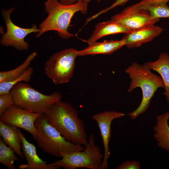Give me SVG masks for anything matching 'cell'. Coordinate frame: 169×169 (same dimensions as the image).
Masks as SVG:
<instances>
[{
  "label": "cell",
  "instance_id": "obj_1",
  "mask_svg": "<svg viewBox=\"0 0 169 169\" xmlns=\"http://www.w3.org/2000/svg\"><path fill=\"white\" fill-rule=\"evenodd\" d=\"M44 115L66 140L86 146L88 140L84 122L70 103L60 100Z\"/></svg>",
  "mask_w": 169,
  "mask_h": 169
},
{
  "label": "cell",
  "instance_id": "obj_2",
  "mask_svg": "<svg viewBox=\"0 0 169 169\" xmlns=\"http://www.w3.org/2000/svg\"><path fill=\"white\" fill-rule=\"evenodd\" d=\"M88 3L78 2L72 4H62L58 0H47L44 3V9L48 16L39 25V31L36 35L40 37L48 31L57 32L59 36L67 39L74 35L68 31L71 20L76 13L86 14Z\"/></svg>",
  "mask_w": 169,
  "mask_h": 169
},
{
  "label": "cell",
  "instance_id": "obj_3",
  "mask_svg": "<svg viewBox=\"0 0 169 169\" xmlns=\"http://www.w3.org/2000/svg\"><path fill=\"white\" fill-rule=\"evenodd\" d=\"M151 69L147 65L133 62L125 70L131 79V82L127 90L132 92L137 87L140 88L142 92L141 101L138 107L128 115L134 120L144 113L149 107L151 100L158 88H164V84L161 77L151 71Z\"/></svg>",
  "mask_w": 169,
  "mask_h": 169
},
{
  "label": "cell",
  "instance_id": "obj_4",
  "mask_svg": "<svg viewBox=\"0 0 169 169\" xmlns=\"http://www.w3.org/2000/svg\"><path fill=\"white\" fill-rule=\"evenodd\" d=\"M37 134L34 138L38 147L45 153L56 157L84 150L85 147L66 140L48 122L44 115L36 120Z\"/></svg>",
  "mask_w": 169,
  "mask_h": 169
},
{
  "label": "cell",
  "instance_id": "obj_5",
  "mask_svg": "<svg viewBox=\"0 0 169 169\" xmlns=\"http://www.w3.org/2000/svg\"><path fill=\"white\" fill-rule=\"evenodd\" d=\"M10 92L15 105L41 115L45 114L52 106L60 100L62 97L58 92L49 95L42 94L24 82L15 85Z\"/></svg>",
  "mask_w": 169,
  "mask_h": 169
},
{
  "label": "cell",
  "instance_id": "obj_6",
  "mask_svg": "<svg viewBox=\"0 0 169 169\" xmlns=\"http://www.w3.org/2000/svg\"><path fill=\"white\" fill-rule=\"evenodd\" d=\"M78 51L66 49L55 53L45 64V75L55 84L67 83L72 78Z\"/></svg>",
  "mask_w": 169,
  "mask_h": 169
},
{
  "label": "cell",
  "instance_id": "obj_7",
  "mask_svg": "<svg viewBox=\"0 0 169 169\" xmlns=\"http://www.w3.org/2000/svg\"><path fill=\"white\" fill-rule=\"evenodd\" d=\"M103 157L100 148L95 145L94 134L91 133L84 150L66 154L52 164L65 169H101Z\"/></svg>",
  "mask_w": 169,
  "mask_h": 169
},
{
  "label": "cell",
  "instance_id": "obj_8",
  "mask_svg": "<svg viewBox=\"0 0 169 169\" xmlns=\"http://www.w3.org/2000/svg\"><path fill=\"white\" fill-rule=\"evenodd\" d=\"M14 9L12 8L2 10L6 31L1 37L0 44L4 46L13 47L18 50H26L28 49L29 44L25 41V37L31 33H38L39 29L35 25L31 28H26L16 25L10 18L11 14Z\"/></svg>",
  "mask_w": 169,
  "mask_h": 169
},
{
  "label": "cell",
  "instance_id": "obj_9",
  "mask_svg": "<svg viewBox=\"0 0 169 169\" xmlns=\"http://www.w3.org/2000/svg\"><path fill=\"white\" fill-rule=\"evenodd\" d=\"M111 19L128 28L131 32L154 25L160 20L152 18L148 11L138 8L136 4L112 16Z\"/></svg>",
  "mask_w": 169,
  "mask_h": 169
},
{
  "label": "cell",
  "instance_id": "obj_10",
  "mask_svg": "<svg viewBox=\"0 0 169 169\" xmlns=\"http://www.w3.org/2000/svg\"><path fill=\"white\" fill-rule=\"evenodd\" d=\"M41 115L14 105L6 111L0 119L6 123L27 131L34 138L38 132L35 122Z\"/></svg>",
  "mask_w": 169,
  "mask_h": 169
},
{
  "label": "cell",
  "instance_id": "obj_11",
  "mask_svg": "<svg viewBox=\"0 0 169 169\" xmlns=\"http://www.w3.org/2000/svg\"><path fill=\"white\" fill-rule=\"evenodd\" d=\"M125 114L115 111H106L95 114L92 118L97 124L102 140L104 153L101 169H107L108 167V160L110 156L109 146L111 136V124L115 119L120 118Z\"/></svg>",
  "mask_w": 169,
  "mask_h": 169
},
{
  "label": "cell",
  "instance_id": "obj_12",
  "mask_svg": "<svg viewBox=\"0 0 169 169\" xmlns=\"http://www.w3.org/2000/svg\"><path fill=\"white\" fill-rule=\"evenodd\" d=\"M163 30L161 27L153 25L125 33L121 40L128 48H137L152 41L159 35Z\"/></svg>",
  "mask_w": 169,
  "mask_h": 169
},
{
  "label": "cell",
  "instance_id": "obj_13",
  "mask_svg": "<svg viewBox=\"0 0 169 169\" xmlns=\"http://www.w3.org/2000/svg\"><path fill=\"white\" fill-rule=\"evenodd\" d=\"M22 138V149L23 154L27 162L19 166L21 169H57L60 167L47 162L40 159L37 155L36 148L33 144L28 142L20 131Z\"/></svg>",
  "mask_w": 169,
  "mask_h": 169
},
{
  "label": "cell",
  "instance_id": "obj_14",
  "mask_svg": "<svg viewBox=\"0 0 169 169\" xmlns=\"http://www.w3.org/2000/svg\"><path fill=\"white\" fill-rule=\"evenodd\" d=\"M20 130L0 120V135L4 143L12 148L20 158L24 156L21 150L22 138Z\"/></svg>",
  "mask_w": 169,
  "mask_h": 169
},
{
  "label": "cell",
  "instance_id": "obj_15",
  "mask_svg": "<svg viewBox=\"0 0 169 169\" xmlns=\"http://www.w3.org/2000/svg\"><path fill=\"white\" fill-rule=\"evenodd\" d=\"M130 32L128 28L111 19L97 24L92 34L86 42L89 44L106 36L120 33L125 34Z\"/></svg>",
  "mask_w": 169,
  "mask_h": 169
},
{
  "label": "cell",
  "instance_id": "obj_16",
  "mask_svg": "<svg viewBox=\"0 0 169 169\" xmlns=\"http://www.w3.org/2000/svg\"><path fill=\"white\" fill-rule=\"evenodd\" d=\"M88 44L89 46L85 48L78 51V56L110 54L125 45L121 39L105 40L102 42L96 41Z\"/></svg>",
  "mask_w": 169,
  "mask_h": 169
},
{
  "label": "cell",
  "instance_id": "obj_17",
  "mask_svg": "<svg viewBox=\"0 0 169 169\" xmlns=\"http://www.w3.org/2000/svg\"><path fill=\"white\" fill-rule=\"evenodd\" d=\"M169 112L158 115L153 128L154 138L157 146L169 152Z\"/></svg>",
  "mask_w": 169,
  "mask_h": 169
},
{
  "label": "cell",
  "instance_id": "obj_18",
  "mask_svg": "<svg viewBox=\"0 0 169 169\" xmlns=\"http://www.w3.org/2000/svg\"><path fill=\"white\" fill-rule=\"evenodd\" d=\"M145 64L161 75L164 84L166 100L169 102V55L166 52L162 53L156 61L146 62Z\"/></svg>",
  "mask_w": 169,
  "mask_h": 169
},
{
  "label": "cell",
  "instance_id": "obj_19",
  "mask_svg": "<svg viewBox=\"0 0 169 169\" xmlns=\"http://www.w3.org/2000/svg\"><path fill=\"white\" fill-rule=\"evenodd\" d=\"M37 55L36 52H33L17 67L8 71H0V83L9 81L21 76L29 67L31 63Z\"/></svg>",
  "mask_w": 169,
  "mask_h": 169
},
{
  "label": "cell",
  "instance_id": "obj_20",
  "mask_svg": "<svg viewBox=\"0 0 169 169\" xmlns=\"http://www.w3.org/2000/svg\"><path fill=\"white\" fill-rule=\"evenodd\" d=\"M14 150L10 147L7 146L0 138V163L9 169H16L14 165L16 161L19 160Z\"/></svg>",
  "mask_w": 169,
  "mask_h": 169
},
{
  "label": "cell",
  "instance_id": "obj_21",
  "mask_svg": "<svg viewBox=\"0 0 169 169\" xmlns=\"http://www.w3.org/2000/svg\"><path fill=\"white\" fill-rule=\"evenodd\" d=\"M33 73V68L29 67L25 72L18 78L9 81L0 83V95L9 93L15 85L20 82H30Z\"/></svg>",
  "mask_w": 169,
  "mask_h": 169
},
{
  "label": "cell",
  "instance_id": "obj_22",
  "mask_svg": "<svg viewBox=\"0 0 169 169\" xmlns=\"http://www.w3.org/2000/svg\"><path fill=\"white\" fill-rule=\"evenodd\" d=\"M137 5L139 8L148 11L154 18H169V7L167 4L149 5L144 4L140 1L137 3Z\"/></svg>",
  "mask_w": 169,
  "mask_h": 169
},
{
  "label": "cell",
  "instance_id": "obj_23",
  "mask_svg": "<svg viewBox=\"0 0 169 169\" xmlns=\"http://www.w3.org/2000/svg\"><path fill=\"white\" fill-rule=\"evenodd\" d=\"M14 105L13 95L11 92L0 95V116Z\"/></svg>",
  "mask_w": 169,
  "mask_h": 169
},
{
  "label": "cell",
  "instance_id": "obj_24",
  "mask_svg": "<svg viewBox=\"0 0 169 169\" xmlns=\"http://www.w3.org/2000/svg\"><path fill=\"white\" fill-rule=\"evenodd\" d=\"M129 0H116L110 6L99 12L97 13L86 18L84 25H86L92 20L97 18L101 15L105 13L114 8L118 6L124 5Z\"/></svg>",
  "mask_w": 169,
  "mask_h": 169
},
{
  "label": "cell",
  "instance_id": "obj_25",
  "mask_svg": "<svg viewBox=\"0 0 169 169\" xmlns=\"http://www.w3.org/2000/svg\"><path fill=\"white\" fill-rule=\"evenodd\" d=\"M140 162L137 161H128L123 162L116 169H140Z\"/></svg>",
  "mask_w": 169,
  "mask_h": 169
},
{
  "label": "cell",
  "instance_id": "obj_26",
  "mask_svg": "<svg viewBox=\"0 0 169 169\" xmlns=\"http://www.w3.org/2000/svg\"><path fill=\"white\" fill-rule=\"evenodd\" d=\"M169 0H142L143 3L149 5H158L167 4Z\"/></svg>",
  "mask_w": 169,
  "mask_h": 169
},
{
  "label": "cell",
  "instance_id": "obj_27",
  "mask_svg": "<svg viewBox=\"0 0 169 169\" xmlns=\"http://www.w3.org/2000/svg\"><path fill=\"white\" fill-rule=\"evenodd\" d=\"M59 1L62 4L66 5L72 4L77 2L76 0H59Z\"/></svg>",
  "mask_w": 169,
  "mask_h": 169
},
{
  "label": "cell",
  "instance_id": "obj_28",
  "mask_svg": "<svg viewBox=\"0 0 169 169\" xmlns=\"http://www.w3.org/2000/svg\"><path fill=\"white\" fill-rule=\"evenodd\" d=\"M92 0H76L77 2H83L88 3L91 1Z\"/></svg>",
  "mask_w": 169,
  "mask_h": 169
},
{
  "label": "cell",
  "instance_id": "obj_29",
  "mask_svg": "<svg viewBox=\"0 0 169 169\" xmlns=\"http://www.w3.org/2000/svg\"><path fill=\"white\" fill-rule=\"evenodd\" d=\"M98 2H100L101 0H96Z\"/></svg>",
  "mask_w": 169,
  "mask_h": 169
}]
</instances>
